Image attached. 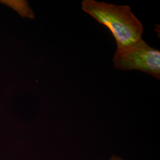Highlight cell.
I'll return each mask as SVG.
<instances>
[{"instance_id": "cell-3", "label": "cell", "mask_w": 160, "mask_h": 160, "mask_svg": "<svg viewBox=\"0 0 160 160\" xmlns=\"http://www.w3.org/2000/svg\"><path fill=\"white\" fill-rule=\"evenodd\" d=\"M1 3L12 7L22 17L34 18V12L29 6V2L24 0H1Z\"/></svg>"}, {"instance_id": "cell-2", "label": "cell", "mask_w": 160, "mask_h": 160, "mask_svg": "<svg viewBox=\"0 0 160 160\" xmlns=\"http://www.w3.org/2000/svg\"><path fill=\"white\" fill-rule=\"evenodd\" d=\"M116 68L123 71L139 70L160 78V51L148 45L142 39L132 46L114 53Z\"/></svg>"}, {"instance_id": "cell-4", "label": "cell", "mask_w": 160, "mask_h": 160, "mask_svg": "<svg viewBox=\"0 0 160 160\" xmlns=\"http://www.w3.org/2000/svg\"><path fill=\"white\" fill-rule=\"evenodd\" d=\"M109 160H124L123 159H122L120 157H117V156H115V155H113L112 157V158Z\"/></svg>"}, {"instance_id": "cell-1", "label": "cell", "mask_w": 160, "mask_h": 160, "mask_svg": "<svg viewBox=\"0 0 160 160\" xmlns=\"http://www.w3.org/2000/svg\"><path fill=\"white\" fill-rule=\"evenodd\" d=\"M81 6L83 11L110 30L116 42L117 50L125 49L142 39L143 26L130 7L94 0H84Z\"/></svg>"}]
</instances>
